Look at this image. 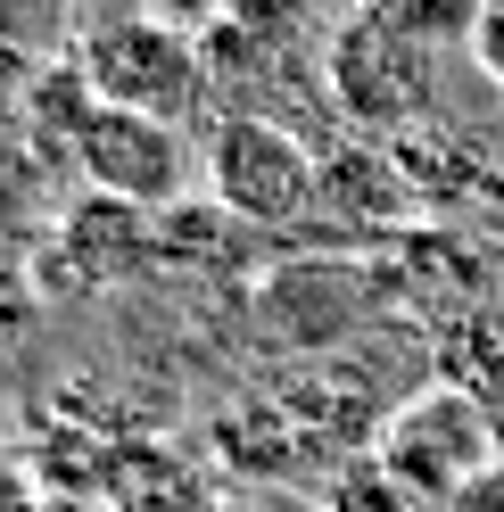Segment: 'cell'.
Returning <instances> with one entry per match:
<instances>
[{"label": "cell", "instance_id": "obj_9", "mask_svg": "<svg viewBox=\"0 0 504 512\" xmlns=\"http://www.w3.org/2000/svg\"><path fill=\"white\" fill-rule=\"evenodd\" d=\"M323 512H438V504H430L422 488H405L381 455H356V463L323 488Z\"/></svg>", "mask_w": 504, "mask_h": 512}, {"label": "cell", "instance_id": "obj_2", "mask_svg": "<svg viewBox=\"0 0 504 512\" xmlns=\"http://www.w3.org/2000/svg\"><path fill=\"white\" fill-rule=\"evenodd\" d=\"M323 100L331 116H348V133L405 141L438 116V50L348 9L323 34Z\"/></svg>", "mask_w": 504, "mask_h": 512}, {"label": "cell", "instance_id": "obj_8", "mask_svg": "<svg viewBox=\"0 0 504 512\" xmlns=\"http://www.w3.org/2000/svg\"><path fill=\"white\" fill-rule=\"evenodd\" d=\"M348 9L372 25H397V34H414L430 50H463L471 25H480V0H348Z\"/></svg>", "mask_w": 504, "mask_h": 512}, {"label": "cell", "instance_id": "obj_4", "mask_svg": "<svg viewBox=\"0 0 504 512\" xmlns=\"http://www.w3.org/2000/svg\"><path fill=\"white\" fill-rule=\"evenodd\" d=\"M405 488H422L438 512H447L480 471L504 463L496 446V413L480 389H463V380H438V389H414L389 422H381V446H372Z\"/></svg>", "mask_w": 504, "mask_h": 512}, {"label": "cell", "instance_id": "obj_3", "mask_svg": "<svg viewBox=\"0 0 504 512\" xmlns=\"http://www.w3.org/2000/svg\"><path fill=\"white\" fill-rule=\"evenodd\" d=\"M207 199L248 232H298L323 207V149L281 116H215L207 124Z\"/></svg>", "mask_w": 504, "mask_h": 512}, {"label": "cell", "instance_id": "obj_10", "mask_svg": "<svg viewBox=\"0 0 504 512\" xmlns=\"http://www.w3.org/2000/svg\"><path fill=\"white\" fill-rule=\"evenodd\" d=\"M463 58H471V67H480V75L504 91V0H480V25H471Z\"/></svg>", "mask_w": 504, "mask_h": 512}, {"label": "cell", "instance_id": "obj_7", "mask_svg": "<svg viewBox=\"0 0 504 512\" xmlns=\"http://www.w3.org/2000/svg\"><path fill=\"white\" fill-rule=\"evenodd\" d=\"M58 248H67V265H75L83 290H100V281H124V273L157 265V215L116 207V199H91V190H83V207L58 223Z\"/></svg>", "mask_w": 504, "mask_h": 512}, {"label": "cell", "instance_id": "obj_12", "mask_svg": "<svg viewBox=\"0 0 504 512\" xmlns=\"http://www.w3.org/2000/svg\"><path fill=\"white\" fill-rule=\"evenodd\" d=\"M157 9H174V17H224L232 0H157Z\"/></svg>", "mask_w": 504, "mask_h": 512}, {"label": "cell", "instance_id": "obj_6", "mask_svg": "<svg viewBox=\"0 0 504 512\" xmlns=\"http://www.w3.org/2000/svg\"><path fill=\"white\" fill-rule=\"evenodd\" d=\"M323 215H339L348 232H397L414 215V174H405L397 141H331L323 149Z\"/></svg>", "mask_w": 504, "mask_h": 512}, {"label": "cell", "instance_id": "obj_1", "mask_svg": "<svg viewBox=\"0 0 504 512\" xmlns=\"http://www.w3.org/2000/svg\"><path fill=\"white\" fill-rule=\"evenodd\" d=\"M67 67L91 83V100L108 108H141V116H199L207 91V42L191 17L157 9V0H75L67 25Z\"/></svg>", "mask_w": 504, "mask_h": 512}, {"label": "cell", "instance_id": "obj_11", "mask_svg": "<svg viewBox=\"0 0 504 512\" xmlns=\"http://www.w3.org/2000/svg\"><path fill=\"white\" fill-rule=\"evenodd\" d=\"M447 512H504V463H496V471H480V479H471V488H463Z\"/></svg>", "mask_w": 504, "mask_h": 512}, {"label": "cell", "instance_id": "obj_5", "mask_svg": "<svg viewBox=\"0 0 504 512\" xmlns=\"http://www.w3.org/2000/svg\"><path fill=\"white\" fill-rule=\"evenodd\" d=\"M75 174L91 199H116V207H141V215H174L191 199V141L182 124L166 116H141V108H91L83 133H75Z\"/></svg>", "mask_w": 504, "mask_h": 512}]
</instances>
